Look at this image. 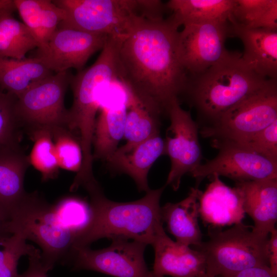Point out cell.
I'll use <instances>...</instances> for the list:
<instances>
[{
  "label": "cell",
  "mask_w": 277,
  "mask_h": 277,
  "mask_svg": "<svg viewBox=\"0 0 277 277\" xmlns=\"http://www.w3.org/2000/svg\"><path fill=\"white\" fill-rule=\"evenodd\" d=\"M37 248L27 244L17 233H8L0 237V277H19L17 266L20 258L32 254Z\"/></svg>",
  "instance_id": "4dcf8cb0"
},
{
  "label": "cell",
  "mask_w": 277,
  "mask_h": 277,
  "mask_svg": "<svg viewBox=\"0 0 277 277\" xmlns=\"http://www.w3.org/2000/svg\"><path fill=\"white\" fill-rule=\"evenodd\" d=\"M108 36L69 28H57L46 47L35 56L53 72L74 68L82 70L89 58L102 50Z\"/></svg>",
  "instance_id": "5bb4252c"
},
{
  "label": "cell",
  "mask_w": 277,
  "mask_h": 277,
  "mask_svg": "<svg viewBox=\"0 0 277 277\" xmlns=\"http://www.w3.org/2000/svg\"><path fill=\"white\" fill-rule=\"evenodd\" d=\"M235 142L277 162V120L252 136Z\"/></svg>",
  "instance_id": "836d02e7"
},
{
  "label": "cell",
  "mask_w": 277,
  "mask_h": 277,
  "mask_svg": "<svg viewBox=\"0 0 277 277\" xmlns=\"http://www.w3.org/2000/svg\"><path fill=\"white\" fill-rule=\"evenodd\" d=\"M53 74L36 57L17 60L0 56V88L17 98Z\"/></svg>",
  "instance_id": "cb8c5ba5"
},
{
  "label": "cell",
  "mask_w": 277,
  "mask_h": 277,
  "mask_svg": "<svg viewBox=\"0 0 277 277\" xmlns=\"http://www.w3.org/2000/svg\"><path fill=\"white\" fill-rule=\"evenodd\" d=\"M58 167L77 173L83 163V151L78 137L64 125L50 128Z\"/></svg>",
  "instance_id": "f546056e"
},
{
  "label": "cell",
  "mask_w": 277,
  "mask_h": 277,
  "mask_svg": "<svg viewBox=\"0 0 277 277\" xmlns=\"http://www.w3.org/2000/svg\"><path fill=\"white\" fill-rule=\"evenodd\" d=\"M29 165L19 146L0 151V215L7 222L28 194L24 182Z\"/></svg>",
  "instance_id": "44dd1931"
},
{
  "label": "cell",
  "mask_w": 277,
  "mask_h": 277,
  "mask_svg": "<svg viewBox=\"0 0 277 277\" xmlns=\"http://www.w3.org/2000/svg\"><path fill=\"white\" fill-rule=\"evenodd\" d=\"M234 0H170L165 4L177 26L210 21H229Z\"/></svg>",
  "instance_id": "d4e9b609"
},
{
  "label": "cell",
  "mask_w": 277,
  "mask_h": 277,
  "mask_svg": "<svg viewBox=\"0 0 277 277\" xmlns=\"http://www.w3.org/2000/svg\"><path fill=\"white\" fill-rule=\"evenodd\" d=\"M17 100L0 88V151L19 146L21 123L16 112Z\"/></svg>",
  "instance_id": "1f68e13d"
},
{
  "label": "cell",
  "mask_w": 277,
  "mask_h": 277,
  "mask_svg": "<svg viewBox=\"0 0 277 277\" xmlns=\"http://www.w3.org/2000/svg\"><path fill=\"white\" fill-rule=\"evenodd\" d=\"M152 246L154 250L153 277H199L206 274V262L198 250L172 240L164 232Z\"/></svg>",
  "instance_id": "e0dca14e"
},
{
  "label": "cell",
  "mask_w": 277,
  "mask_h": 277,
  "mask_svg": "<svg viewBox=\"0 0 277 277\" xmlns=\"http://www.w3.org/2000/svg\"><path fill=\"white\" fill-rule=\"evenodd\" d=\"M199 277H213V276H209V275H207L206 274H205L202 276H200ZM216 277H219V276H216Z\"/></svg>",
  "instance_id": "ab89813d"
},
{
  "label": "cell",
  "mask_w": 277,
  "mask_h": 277,
  "mask_svg": "<svg viewBox=\"0 0 277 277\" xmlns=\"http://www.w3.org/2000/svg\"><path fill=\"white\" fill-rule=\"evenodd\" d=\"M268 266L272 273L277 276V230H273L269 235L267 243Z\"/></svg>",
  "instance_id": "d590c367"
},
{
  "label": "cell",
  "mask_w": 277,
  "mask_h": 277,
  "mask_svg": "<svg viewBox=\"0 0 277 277\" xmlns=\"http://www.w3.org/2000/svg\"><path fill=\"white\" fill-rule=\"evenodd\" d=\"M211 142L218 153L190 173L196 180L195 187L205 177L214 174L235 182L277 179V162L233 141L215 140Z\"/></svg>",
  "instance_id": "9c48e42d"
},
{
  "label": "cell",
  "mask_w": 277,
  "mask_h": 277,
  "mask_svg": "<svg viewBox=\"0 0 277 277\" xmlns=\"http://www.w3.org/2000/svg\"><path fill=\"white\" fill-rule=\"evenodd\" d=\"M8 233L7 222L0 215V237Z\"/></svg>",
  "instance_id": "f35d334b"
},
{
  "label": "cell",
  "mask_w": 277,
  "mask_h": 277,
  "mask_svg": "<svg viewBox=\"0 0 277 277\" xmlns=\"http://www.w3.org/2000/svg\"><path fill=\"white\" fill-rule=\"evenodd\" d=\"M10 233L22 235L41 248L43 262L50 269L69 260L75 236L60 222L53 205L37 193H28L7 222Z\"/></svg>",
  "instance_id": "5b68a950"
},
{
  "label": "cell",
  "mask_w": 277,
  "mask_h": 277,
  "mask_svg": "<svg viewBox=\"0 0 277 277\" xmlns=\"http://www.w3.org/2000/svg\"><path fill=\"white\" fill-rule=\"evenodd\" d=\"M8 9H16L13 1L0 0V11Z\"/></svg>",
  "instance_id": "74e56055"
},
{
  "label": "cell",
  "mask_w": 277,
  "mask_h": 277,
  "mask_svg": "<svg viewBox=\"0 0 277 277\" xmlns=\"http://www.w3.org/2000/svg\"><path fill=\"white\" fill-rule=\"evenodd\" d=\"M245 213L252 219V231L267 238L277 220V179L235 182Z\"/></svg>",
  "instance_id": "ffe728a7"
},
{
  "label": "cell",
  "mask_w": 277,
  "mask_h": 277,
  "mask_svg": "<svg viewBox=\"0 0 277 277\" xmlns=\"http://www.w3.org/2000/svg\"><path fill=\"white\" fill-rule=\"evenodd\" d=\"M122 40L121 37L108 36L95 62L71 78L73 100L65 126L77 134L86 160L92 156L96 113L103 96L108 86L120 77L118 51Z\"/></svg>",
  "instance_id": "277c9868"
},
{
  "label": "cell",
  "mask_w": 277,
  "mask_h": 277,
  "mask_svg": "<svg viewBox=\"0 0 277 277\" xmlns=\"http://www.w3.org/2000/svg\"><path fill=\"white\" fill-rule=\"evenodd\" d=\"M53 206L60 222L74 235V242L91 223L93 213L91 205L82 198L66 197Z\"/></svg>",
  "instance_id": "f1b7e54d"
},
{
  "label": "cell",
  "mask_w": 277,
  "mask_h": 277,
  "mask_svg": "<svg viewBox=\"0 0 277 277\" xmlns=\"http://www.w3.org/2000/svg\"><path fill=\"white\" fill-rule=\"evenodd\" d=\"M199 191L196 187L191 188L183 200L161 207L162 220L166 224L168 231L176 242L188 246L198 247L202 242L198 222Z\"/></svg>",
  "instance_id": "7402d4cb"
},
{
  "label": "cell",
  "mask_w": 277,
  "mask_h": 277,
  "mask_svg": "<svg viewBox=\"0 0 277 277\" xmlns=\"http://www.w3.org/2000/svg\"><path fill=\"white\" fill-rule=\"evenodd\" d=\"M208 178L210 182L198 195L199 216L203 223L212 228L242 223L245 212L239 189L226 185L215 174Z\"/></svg>",
  "instance_id": "2e32d148"
},
{
  "label": "cell",
  "mask_w": 277,
  "mask_h": 277,
  "mask_svg": "<svg viewBox=\"0 0 277 277\" xmlns=\"http://www.w3.org/2000/svg\"><path fill=\"white\" fill-rule=\"evenodd\" d=\"M30 137L33 142L28 161L42 175L43 181L55 179L59 167L50 128L47 127L29 128Z\"/></svg>",
  "instance_id": "83f0119b"
},
{
  "label": "cell",
  "mask_w": 277,
  "mask_h": 277,
  "mask_svg": "<svg viewBox=\"0 0 277 277\" xmlns=\"http://www.w3.org/2000/svg\"><path fill=\"white\" fill-rule=\"evenodd\" d=\"M243 223L226 230H211L209 240L196 247L204 255L206 274L216 277L232 274L256 266H268L265 238Z\"/></svg>",
  "instance_id": "8992f818"
},
{
  "label": "cell",
  "mask_w": 277,
  "mask_h": 277,
  "mask_svg": "<svg viewBox=\"0 0 277 277\" xmlns=\"http://www.w3.org/2000/svg\"><path fill=\"white\" fill-rule=\"evenodd\" d=\"M276 120L277 80H272L199 131L203 137L211 141L239 142L252 136Z\"/></svg>",
  "instance_id": "ba28073f"
},
{
  "label": "cell",
  "mask_w": 277,
  "mask_h": 277,
  "mask_svg": "<svg viewBox=\"0 0 277 277\" xmlns=\"http://www.w3.org/2000/svg\"><path fill=\"white\" fill-rule=\"evenodd\" d=\"M14 4L36 41L38 50L44 49L66 12L50 0H13Z\"/></svg>",
  "instance_id": "603a6c76"
},
{
  "label": "cell",
  "mask_w": 277,
  "mask_h": 277,
  "mask_svg": "<svg viewBox=\"0 0 277 277\" xmlns=\"http://www.w3.org/2000/svg\"><path fill=\"white\" fill-rule=\"evenodd\" d=\"M160 116L150 112L131 94L127 110L124 137L130 147L160 133Z\"/></svg>",
  "instance_id": "4316f807"
},
{
  "label": "cell",
  "mask_w": 277,
  "mask_h": 277,
  "mask_svg": "<svg viewBox=\"0 0 277 277\" xmlns=\"http://www.w3.org/2000/svg\"><path fill=\"white\" fill-rule=\"evenodd\" d=\"M229 36L242 42V58L249 68L263 77L277 80V31L247 28L229 21Z\"/></svg>",
  "instance_id": "ac0fdd59"
},
{
  "label": "cell",
  "mask_w": 277,
  "mask_h": 277,
  "mask_svg": "<svg viewBox=\"0 0 277 277\" xmlns=\"http://www.w3.org/2000/svg\"><path fill=\"white\" fill-rule=\"evenodd\" d=\"M165 186L150 189L136 201L117 202L107 199L99 185L87 191L93 216L87 229L75 241L73 248L89 247L101 238H122L152 245L165 232L160 199Z\"/></svg>",
  "instance_id": "3957f363"
},
{
  "label": "cell",
  "mask_w": 277,
  "mask_h": 277,
  "mask_svg": "<svg viewBox=\"0 0 277 277\" xmlns=\"http://www.w3.org/2000/svg\"><path fill=\"white\" fill-rule=\"evenodd\" d=\"M162 155H165V143L159 133L134 146L118 148L106 161L109 168L128 175L140 191L146 192L150 189L147 178L149 170Z\"/></svg>",
  "instance_id": "d6986e66"
},
{
  "label": "cell",
  "mask_w": 277,
  "mask_h": 277,
  "mask_svg": "<svg viewBox=\"0 0 277 277\" xmlns=\"http://www.w3.org/2000/svg\"><path fill=\"white\" fill-rule=\"evenodd\" d=\"M229 21L187 24L179 32V51L187 74L201 73L220 61L228 52Z\"/></svg>",
  "instance_id": "4fadbf2b"
},
{
  "label": "cell",
  "mask_w": 277,
  "mask_h": 277,
  "mask_svg": "<svg viewBox=\"0 0 277 277\" xmlns=\"http://www.w3.org/2000/svg\"><path fill=\"white\" fill-rule=\"evenodd\" d=\"M219 277H277L271 271L268 266H256L238 272Z\"/></svg>",
  "instance_id": "8d00e7d4"
},
{
  "label": "cell",
  "mask_w": 277,
  "mask_h": 277,
  "mask_svg": "<svg viewBox=\"0 0 277 277\" xmlns=\"http://www.w3.org/2000/svg\"><path fill=\"white\" fill-rule=\"evenodd\" d=\"M229 21L249 28H255L272 0H234Z\"/></svg>",
  "instance_id": "d6a6232c"
},
{
  "label": "cell",
  "mask_w": 277,
  "mask_h": 277,
  "mask_svg": "<svg viewBox=\"0 0 277 277\" xmlns=\"http://www.w3.org/2000/svg\"><path fill=\"white\" fill-rule=\"evenodd\" d=\"M71 76L68 71L53 74L18 97L16 112L21 124L29 128L65 126L68 109L64 100Z\"/></svg>",
  "instance_id": "7c38bea8"
},
{
  "label": "cell",
  "mask_w": 277,
  "mask_h": 277,
  "mask_svg": "<svg viewBox=\"0 0 277 277\" xmlns=\"http://www.w3.org/2000/svg\"><path fill=\"white\" fill-rule=\"evenodd\" d=\"M179 27L170 17L140 18L119 48L120 80L143 106L160 116L179 99L187 81L179 55Z\"/></svg>",
  "instance_id": "6da1fadb"
},
{
  "label": "cell",
  "mask_w": 277,
  "mask_h": 277,
  "mask_svg": "<svg viewBox=\"0 0 277 277\" xmlns=\"http://www.w3.org/2000/svg\"><path fill=\"white\" fill-rule=\"evenodd\" d=\"M28 257L29 266L19 277H47V272L51 269L43 262L41 251L37 249Z\"/></svg>",
  "instance_id": "e575fe53"
},
{
  "label": "cell",
  "mask_w": 277,
  "mask_h": 277,
  "mask_svg": "<svg viewBox=\"0 0 277 277\" xmlns=\"http://www.w3.org/2000/svg\"><path fill=\"white\" fill-rule=\"evenodd\" d=\"M105 248H73L69 260L74 270L99 272L114 277H153L145 261L146 244L122 238L112 239Z\"/></svg>",
  "instance_id": "30bf717a"
},
{
  "label": "cell",
  "mask_w": 277,
  "mask_h": 277,
  "mask_svg": "<svg viewBox=\"0 0 277 277\" xmlns=\"http://www.w3.org/2000/svg\"><path fill=\"white\" fill-rule=\"evenodd\" d=\"M15 10L0 11V56L21 60L37 47L28 27L13 16Z\"/></svg>",
  "instance_id": "484cf974"
},
{
  "label": "cell",
  "mask_w": 277,
  "mask_h": 277,
  "mask_svg": "<svg viewBox=\"0 0 277 277\" xmlns=\"http://www.w3.org/2000/svg\"><path fill=\"white\" fill-rule=\"evenodd\" d=\"M272 80L249 68L239 52L228 51L220 61L205 71L187 74L181 95L195 110L199 130L212 124Z\"/></svg>",
  "instance_id": "7a4b0ae2"
},
{
  "label": "cell",
  "mask_w": 277,
  "mask_h": 277,
  "mask_svg": "<svg viewBox=\"0 0 277 277\" xmlns=\"http://www.w3.org/2000/svg\"><path fill=\"white\" fill-rule=\"evenodd\" d=\"M130 93L120 82L107 88L96 119L93 143L94 160L105 161L118 148L124 137Z\"/></svg>",
  "instance_id": "9a60e30c"
},
{
  "label": "cell",
  "mask_w": 277,
  "mask_h": 277,
  "mask_svg": "<svg viewBox=\"0 0 277 277\" xmlns=\"http://www.w3.org/2000/svg\"><path fill=\"white\" fill-rule=\"evenodd\" d=\"M166 113L170 124L166 130L165 155L171 162V168L166 185L177 191L181 180L201 164L202 153L198 132L199 127L190 111L183 109L179 99L170 104Z\"/></svg>",
  "instance_id": "8fae6325"
},
{
  "label": "cell",
  "mask_w": 277,
  "mask_h": 277,
  "mask_svg": "<svg viewBox=\"0 0 277 277\" xmlns=\"http://www.w3.org/2000/svg\"><path fill=\"white\" fill-rule=\"evenodd\" d=\"M66 12L58 28H69L108 36L125 37L141 17L138 0H56ZM143 18V17H142Z\"/></svg>",
  "instance_id": "52a82bcc"
}]
</instances>
